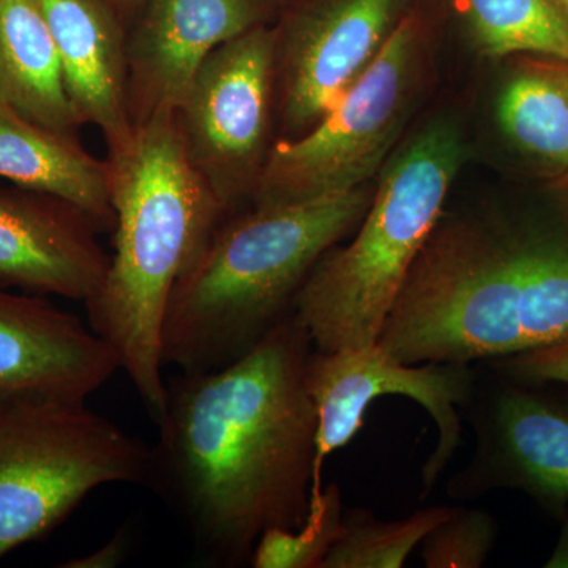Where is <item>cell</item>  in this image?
<instances>
[{
    "label": "cell",
    "mask_w": 568,
    "mask_h": 568,
    "mask_svg": "<svg viewBox=\"0 0 568 568\" xmlns=\"http://www.w3.org/2000/svg\"><path fill=\"white\" fill-rule=\"evenodd\" d=\"M313 349L294 313L234 364L166 381L144 485L201 562L248 566L264 532L308 517L320 424L305 381Z\"/></svg>",
    "instance_id": "1"
},
{
    "label": "cell",
    "mask_w": 568,
    "mask_h": 568,
    "mask_svg": "<svg viewBox=\"0 0 568 568\" xmlns=\"http://www.w3.org/2000/svg\"><path fill=\"white\" fill-rule=\"evenodd\" d=\"M568 339V197L443 212L377 345L403 364H476Z\"/></svg>",
    "instance_id": "2"
},
{
    "label": "cell",
    "mask_w": 568,
    "mask_h": 568,
    "mask_svg": "<svg viewBox=\"0 0 568 568\" xmlns=\"http://www.w3.org/2000/svg\"><path fill=\"white\" fill-rule=\"evenodd\" d=\"M106 160L114 253L84 305L89 327L118 355L156 422L166 402L162 328L171 293L227 213L190 162L174 115L134 126L132 141Z\"/></svg>",
    "instance_id": "3"
},
{
    "label": "cell",
    "mask_w": 568,
    "mask_h": 568,
    "mask_svg": "<svg viewBox=\"0 0 568 568\" xmlns=\"http://www.w3.org/2000/svg\"><path fill=\"white\" fill-rule=\"evenodd\" d=\"M373 193L365 183L306 203L226 216L171 293L162 328L164 368L216 372L252 353L294 315L310 272L355 231Z\"/></svg>",
    "instance_id": "4"
},
{
    "label": "cell",
    "mask_w": 568,
    "mask_h": 568,
    "mask_svg": "<svg viewBox=\"0 0 568 568\" xmlns=\"http://www.w3.org/2000/svg\"><path fill=\"white\" fill-rule=\"evenodd\" d=\"M465 156L462 130L446 118L425 123L388 156L353 241L332 246L297 295L295 315L315 349L376 345Z\"/></svg>",
    "instance_id": "5"
},
{
    "label": "cell",
    "mask_w": 568,
    "mask_h": 568,
    "mask_svg": "<svg viewBox=\"0 0 568 568\" xmlns=\"http://www.w3.org/2000/svg\"><path fill=\"white\" fill-rule=\"evenodd\" d=\"M151 447L85 403L0 407V560L61 526L93 489L145 484Z\"/></svg>",
    "instance_id": "6"
},
{
    "label": "cell",
    "mask_w": 568,
    "mask_h": 568,
    "mask_svg": "<svg viewBox=\"0 0 568 568\" xmlns=\"http://www.w3.org/2000/svg\"><path fill=\"white\" fill-rule=\"evenodd\" d=\"M428 67L424 22L407 14L375 62L310 132L275 141L250 207L306 203L365 185L394 153Z\"/></svg>",
    "instance_id": "7"
},
{
    "label": "cell",
    "mask_w": 568,
    "mask_h": 568,
    "mask_svg": "<svg viewBox=\"0 0 568 568\" xmlns=\"http://www.w3.org/2000/svg\"><path fill=\"white\" fill-rule=\"evenodd\" d=\"M275 48L268 24L216 48L174 115L190 162L227 216L252 204L275 144Z\"/></svg>",
    "instance_id": "8"
},
{
    "label": "cell",
    "mask_w": 568,
    "mask_h": 568,
    "mask_svg": "<svg viewBox=\"0 0 568 568\" xmlns=\"http://www.w3.org/2000/svg\"><path fill=\"white\" fill-rule=\"evenodd\" d=\"M478 373L470 364H403L379 345L357 349H313L306 364V390L317 413L316 484L324 459L353 440L365 414L381 396H406L418 403L437 428L435 450L422 467L426 493L450 465L462 444V417L476 390Z\"/></svg>",
    "instance_id": "9"
},
{
    "label": "cell",
    "mask_w": 568,
    "mask_h": 568,
    "mask_svg": "<svg viewBox=\"0 0 568 568\" xmlns=\"http://www.w3.org/2000/svg\"><path fill=\"white\" fill-rule=\"evenodd\" d=\"M487 366L491 377L485 383L477 377L465 410L476 429V452L448 481V495L470 499L517 489L560 521L568 514V396L555 384Z\"/></svg>",
    "instance_id": "10"
},
{
    "label": "cell",
    "mask_w": 568,
    "mask_h": 568,
    "mask_svg": "<svg viewBox=\"0 0 568 568\" xmlns=\"http://www.w3.org/2000/svg\"><path fill=\"white\" fill-rule=\"evenodd\" d=\"M407 0H305L275 28L276 140L313 129L375 62Z\"/></svg>",
    "instance_id": "11"
},
{
    "label": "cell",
    "mask_w": 568,
    "mask_h": 568,
    "mask_svg": "<svg viewBox=\"0 0 568 568\" xmlns=\"http://www.w3.org/2000/svg\"><path fill=\"white\" fill-rule=\"evenodd\" d=\"M126 39V93L133 125L175 115L216 48L264 26L268 0H145Z\"/></svg>",
    "instance_id": "12"
},
{
    "label": "cell",
    "mask_w": 568,
    "mask_h": 568,
    "mask_svg": "<svg viewBox=\"0 0 568 568\" xmlns=\"http://www.w3.org/2000/svg\"><path fill=\"white\" fill-rule=\"evenodd\" d=\"M118 369V355L80 317L0 286V407L85 403Z\"/></svg>",
    "instance_id": "13"
},
{
    "label": "cell",
    "mask_w": 568,
    "mask_h": 568,
    "mask_svg": "<svg viewBox=\"0 0 568 568\" xmlns=\"http://www.w3.org/2000/svg\"><path fill=\"white\" fill-rule=\"evenodd\" d=\"M99 234L81 209L59 197L0 189V286L85 304L111 263Z\"/></svg>",
    "instance_id": "14"
},
{
    "label": "cell",
    "mask_w": 568,
    "mask_h": 568,
    "mask_svg": "<svg viewBox=\"0 0 568 568\" xmlns=\"http://www.w3.org/2000/svg\"><path fill=\"white\" fill-rule=\"evenodd\" d=\"M61 55L81 125L103 133L108 152L132 141L126 93V37L104 0H39Z\"/></svg>",
    "instance_id": "15"
},
{
    "label": "cell",
    "mask_w": 568,
    "mask_h": 568,
    "mask_svg": "<svg viewBox=\"0 0 568 568\" xmlns=\"http://www.w3.org/2000/svg\"><path fill=\"white\" fill-rule=\"evenodd\" d=\"M0 178L20 189L81 209L100 233L115 224L108 160L85 151L80 136L59 133L0 102Z\"/></svg>",
    "instance_id": "16"
},
{
    "label": "cell",
    "mask_w": 568,
    "mask_h": 568,
    "mask_svg": "<svg viewBox=\"0 0 568 568\" xmlns=\"http://www.w3.org/2000/svg\"><path fill=\"white\" fill-rule=\"evenodd\" d=\"M0 102L55 132L80 134L61 55L39 0H0Z\"/></svg>",
    "instance_id": "17"
},
{
    "label": "cell",
    "mask_w": 568,
    "mask_h": 568,
    "mask_svg": "<svg viewBox=\"0 0 568 568\" xmlns=\"http://www.w3.org/2000/svg\"><path fill=\"white\" fill-rule=\"evenodd\" d=\"M497 123L523 155L568 170V63H528L500 89Z\"/></svg>",
    "instance_id": "18"
},
{
    "label": "cell",
    "mask_w": 568,
    "mask_h": 568,
    "mask_svg": "<svg viewBox=\"0 0 568 568\" xmlns=\"http://www.w3.org/2000/svg\"><path fill=\"white\" fill-rule=\"evenodd\" d=\"M470 43L489 59L540 54L568 63V20L556 0H452Z\"/></svg>",
    "instance_id": "19"
},
{
    "label": "cell",
    "mask_w": 568,
    "mask_h": 568,
    "mask_svg": "<svg viewBox=\"0 0 568 568\" xmlns=\"http://www.w3.org/2000/svg\"><path fill=\"white\" fill-rule=\"evenodd\" d=\"M454 507H432L405 519L383 521L368 510H345L343 530L321 568L405 567L426 534Z\"/></svg>",
    "instance_id": "20"
},
{
    "label": "cell",
    "mask_w": 568,
    "mask_h": 568,
    "mask_svg": "<svg viewBox=\"0 0 568 568\" xmlns=\"http://www.w3.org/2000/svg\"><path fill=\"white\" fill-rule=\"evenodd\" d=\"M342 491L336 485L312 495L308 517L297 529H268L254 548V568H321L343 530Z\"/></svg>",
    "instance_id": "21"
},
{
    "label": "cell",
    "mask_w": 568,
    "mask_h": 568,
    "mask_svg": "<svg viewBox=\"0 0 568 568\" xmlns=\"http://www.w3.org/2000/svg\"><path fill=\"white\" fill-rule=\"evenodd\" d=\"M497 523L480 508L454 507L420 544V556L428 568H480L497 540Z\"/></svg>",
    "instance_id": "22"
},
{
    "label": "cell",
    "mask_w": 568,
    "mask_h": 568,
    "mask_svg": "<svg viewBox=\"0 0 568 568\" xmlns=\"http://www.w3.org/2000/svg\"><path fill=\"white\" fill-rule=\"evenodd\" d=\"M485 364L517 379L568 387V339Z\"/></svg>",
    "instance_id": "23"
},
{
    "label": "cell",
    "mask_w": 568,
    "mask_h": 568,
    "mask_svg": "<svg viewBox=\"0 0 568 568\" xmlns=\"http://www.w3.org/2000/svg\"><path fill=\"white\" fill-rule=\"evenodd\" d=\"M130 537L129 529L122 528L110 538L106 544L102 545L95 551L81 556L61 564V568H114L125 562L130 555Z\"/></svg>",
    "instance_id": "24"
},
{
    "label": "cell",
    "mask_w": 568,
    "mask_h": 568,
    "mask_svg": "<svg viewBox=\"0 0 568 568\" xmlns=\"http://www.w3.org/2000/svg\"><path fill=\"white\" fill-rule=\"evenodd\" d=\"M547 568H568V514L566 517L560 519V532L558 544L552 549L551 556H549Z\"/></svg>",
    "instance_id": "25"
},
{
    "label": "cell",
    "mask_w": 568,
    "mask_h": 568,
    "mask_svg": "<svg viewBox=\"0 0 568 568\" xmlns=\"http://www.w3.org/2000/svg\"><path fill=\"white\" fill-rule=\"evenodd\" d=\"M115 2L123 7V9H134V7L140 6V3H144L145 0H115Z\"/></svg>",
    "instance_id": "26"
},
{
    "label": "cell",
    "mask_w": 568,
    "mask_h": 568,
    "mask_svg": "<svg viewBox=\"0 0 568 568\" xmlns=\"http://www.w3.org/2000/svg\"><path fill=\"white\" fill-rule=\"evenodd\" d=\"M556 3H558L559 9L562 10V13L566 14L568 20V0H556Z\"/></svg>",
    "instance_id": "27"
}]
</instances>
